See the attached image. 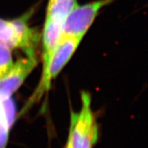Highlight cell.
I'll return each mask as SVG.
<instances>
[{
	"label": "cell",
	"instance_id": "obj_1",
	"mask_svg": "<svg viewBox=\"0 0 148 148\" xmlns=\"http://www.w3.org/2000/svg\"><path fill=\"white\" fill-rule=\"evenodd\" d=\"M82 106L71 113V125L66 148H92L98 138V126L91 109L88 92L82 93Z\"/></svg>",
	"mask_w": 148,
	"mask_h": 148
},
{
	"label": "cell",
	"instance_id": "obj_2",
	"mask_svg": "<svg viewBox=\"0 0 148 148\" xmlns=\"http://www.w3.org/2000/svg\"><path fill=\"white\" fill-rule=\"evenodd\" d=\"M28 16L14 20L0 18V43L23 50L28 57H35L38 33L27 24Z\"/></svg>",
	"mask_w": 148,
	"mask_h": 148
},
{
	"label": "cell",
	"instance_id": "obj_3",
	"mask_svg": "<svg viewBox=\"0 0 148 148\" xmlns=\"http://www.w3.org/2000/svg\"><path fill=\"white\" fill-rule=\"evenodd\" d=\"M81 40V38L77 37L62 34L47 66L42 71L41 80L35 92L34 99L39 98L44 92L49 90L51 80L58 75L67 63Z\"/></svg>",
	"mask_w": 148,
	"mask_h": 148
},
{
	"label": "cell",
	"instance_id": "obj_4",
	"mask_svg": "<svg viewBox=\"0 0 148 148\" xmlns=\"http://www.w3.org/2000/svg\"><path fill=\"white\" fill-rule=\"evenodd\" d=\"M114 0H97L86 4L76 5L66 16L62 25V34L82 38L104 6Z\"/></svg>",
	"mask_w": 148,
	"mask_h": 148
},
{
	"label": "cell",
	"instance_id": "obj_5",
	"mask_svg": "<svg viewBox=\"0 0 148 148\" xmlns=\"http://www.w3.org/2000/svg\"><path fill=\"white\" fill-rule=\"evenodd\" d=\"M36 64V58L28 56L14 64L10 71L0 78V97H10L21 86Z\"/></svg>",
	"mask_w": 148,
	"mask_h": 148
},
{
	"label": "cell",
	"instance_id": "obj_6",
	"mask_svg": "<svg viewBox=\"0 0 148 148\" xmlns=\"http://www.w3.org/2000/svg\"><path fill=\"white\" fill-rule=\"evenodd\" d=\"M15 116V106L10 97H0V148L7 147L9 130Z\"/></svg>",
	"mask_w": 148,
	"mask_h": 148
},
{
	"label": "cell",
	"instance_id": "obj_7",
	"mask_svg": "<svg viewBox=\"0 0 148 148\" xmlns=\"http://www.w3.org/2000/svg\"><path fill=\"white\" fill-rule=\"evenodd\" d=\"M77 4L76 0H49L45 20L63 25L66 16Z\"/></svg>",
	"mask_w": 148,
	"mask_h": 148
},
{
	"label": "cell",
	"instance_id": "obj_8",
	"mask_svg": "<svg viewBox=\"0 0 148 148\" xmlns=\"http://www.w3.org/2000/svg\"><path fill=\"white\" fill-rule=\"evenodd\" d=\"M13 64L10 48L0 43V78L10 71Z\"/></svg>",
	"mask_w": 148,
	"mask_h": 148
}]
</instances>
